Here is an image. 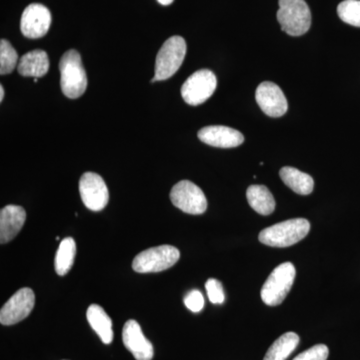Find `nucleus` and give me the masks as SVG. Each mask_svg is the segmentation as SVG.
Segmentation results:
<instances>
[{
    "mask_svg": "<svg viewBox=\"0 0 360 360\" xmlns=\"http://www.w3.org/2000/svg\"><path fill=\"white\" fill-rule=\"evenodd\" d=\"M295 265L291 262L278 265L262 286V302L269 307L281 304L295 283Z\"/></svg>",
    "mask_w": 360,
    "mask_h": 360,
    "instance_id": "4",
    "label": "nucleus"
},
{
    "mask_svg": "<svg viewBox=\"0 0 360 360\" xmlns=\"http://www.w3.org/2000/svg\"><path fill=\"white\" fill-rule=\"evenodd\" d=\"M51 25V11L42 4H30L26 7L21 16L20 30L27 39H41L49 32Z\"/></svg>",
    "mask_w": 360,
    "mask_h": 360,
    "instance_id": "11",
    "label": "nucleus"
},
{
    "mask_svg": "<svg viewBox=\"0 0 360 360\" xmlns=\"http://www.w3.org/2000/svg\"><path fill=\"white\" fill-rule=\"evenodd\" d=\"M179 257V250L174 246H156L137 255L132 262V269L139 274L160 272L174 266Z\"/></svg>",
    "mask_w": 360,
    "mask_h": 360,
    "instance_id": "6",
    "label": "nucleus"
},
{
    "mask_svg": "<svg viewBox=\"0 0 360 360\" xmlns=\"http://www.w3.org/2000/svg\"><path fill=\"white\" fill-rule=\"evenodd\" d=\"M298 343H300V336L296 333H284L269 347L264 360H285L295 352Z\"/></svg>",
    "mask_w": 360,
    "mask_h": 360,
    "instance_id": "20",
    "label": "nucleus"
},
{
    "mask_svg": "<svg viewBox=\"0 0 360 360\" xmlns=\"http://www.w3.org/2000/svg\"><path fill=\"white\" fill-rule=\"evenodd\" d=\"M206 291L210 302L221 304L224 302V291L222 284L217 279L210 278L205 283Z\"/></svg>",
    "mask_w": 360,
    "mask_h": 360,
    "instance_id": "24",
    "label": "nucleus"
},
{
    "mask_svg": "<svg viewBox=\"0 0 360 360\" xmlns=\"http://www.w3.org/2000/svg\"><path fill=\"white\" fill-rule=\"evenodd\" d=\"M59 70L63 94L70 99L82 96L86 90L87 77L79 52L75 49L66 51L59 61Z\"/></svg>",
    "mask_w": 360,
    "mask_h": 360,
    "instance_id": "2",
    "label": "nucleus"
},
{
    "mask_svg": "<svg viewBox=\"0 0 360 360\" xmlns=\"http://www.w3.org/2000/svg\"><path fill=\"white\" fill-rule=\"evenodd\" d=\"M329 354L328 347L324 345H316L298 354L293 360H326Z\"/></svg>",
    "mask_w": 360,
    "mask_h": 360,
    "instance_id": "25",
    "label": "nucleus"
},
{
    "mask_svg": "<svg viewBox=\"0 0 360 360\" xmlns=\"http://www.w3.org/2000/svg\"><path fill=\"white\" fill-rule=\"evenodd\" d=\"M33 82H34L35 84H37V82H39V79H37V78H34V80H33Z\"/></svg>",
    "mask_w": 360,
    "mask_h": 360,
    "instance_id": "29",
    "label": "nucleus"
},
{
    "mask_svg": "<svg viewBox=\"0 0 360 360\" xmlns=\"http://www.w3.org/2000/svg\"><path fill=\"white\" fill-rule=\"evenodd\" d=\"M4 85H0V101H4Z\"/></svg>",
    "mask_w": 360,
    "mask_h": 360,
    "instance_id": "28",
    "label": "nucleus"
},
{
    "mask_svg": "<svg viewBox=\"0 0 360 360\" xmlns=\"http://www.w3.org/2000/svg\"><path fill=\"white\" fill-rule=\"evenodd\" d=\"M338 14L343 22L360 27V0H345L338 7Z\"/></svg>",
    "mask_w": 360,
    "mask_h": 360,
    "instance_id": "23",
    "label": "nucleus"
},
{
    "mask_svg": "<svg viewBox=\"0 0 360 360\" xmlns=\"http://www.w3.org/2000/svg\"><path fill=\"white\" fill-rule=\"evenodd\" d=\"M217 79L210 70H200L187 78L181 87V96L189 105H200L205 103L214 94Z\"/></svg>",
    "mask_w": 360,
    "mask_h": 360,
    "instance_id": "7",
    "label": "nucleus"
},
{
    "mask_svg": "<svg viewBox=\"0 0 360 360\" xmlns=\"http://www.w3.org/2000/svg\"><path fill=\"white\" fill-rule=\"evenodd\" d=\"M35 295L32 290L23 288L16 291L0 310L2 326H13L25 319L34 307Z\"/></svg>",
    "mask_w": 360,
    "mask_h": 360,
    "instance_id": "10",
    "label": "nucleus"
},
{
    "mask_svg": "<svg viewBox=\"0 0 360 360\" xmlns=\"http://www.w3.org/2000/svg\"><path fill=\"white\" fill-rule=\"evenodd\" d=\"M79 193L82 202L92 212H101L110 200L108 186L101 175L85 172L80 177Z\"/></svg>",
    "mask_w": 360,
    "mask_h": 360,
    "instance_id": "9",
    "label": "nucleus"
},
{
    "mask_svg": "<svg viewBox=\"0 0 360 360\" xmlns=\"http://www.w3.org/2000/svg\"><path fill=\"white\" fill-rule=\"evenodd\" d=\"M255 99L262 110L270 117H281L288 110V99L281 87L274 82H264L258 85Z\"/></svg>",
    "mask_w": 360,
    "mask_h": 360,
    "instance_id": "12",
    "label": "nucleus"
},
{
    "mask_svg": "<svg viewBox=\"0 0 360 360\" xmlns=\"http://www.w3.org/2000/svg\"><path fill=\"white\" fill-rule=\"evenodd\" d=\"M310 224L305 219L279 222L260 231V243L271 248H290L302 240L309 233Z\"/></svg>",
    "mask_w": 360,
    "mask_h": 360,
    "instance_id": "1",
    "label": "nucleus"
},
{
    "mask_svg": "<svg viewBox=\"0 0 360 360\" xmlns=\"http://www.w3.org/2000/svg\"><path fill=\"white\" fill-rule=\"evenodd\" d=\"M49 70V58L44 51H32L20 58L18 65L21 77L39 78L44 77Z\"/></svg>",
    "mask_w": 360,
    "mask_h": 360,
    "instance_id": "16",
    "label": "nucleus"
},
{
    "mask_svg": "<svg viewBox=\"0 0 360 360\" xmlns=\"http://www.w3.org/2000/svg\"><path fill=\"white\" fill-rule=\"evenodd\" d=\"M170 200L172 205L188 214H202L207 210L205 193L200 187L188 180H182L172 187Z\"/></svg>",
    "mask_w": 360,
    "mask_h": 360,
    "instance_id": "8",
    "label": "nucleus"
},
{
    "mask_svg": "<svg viewBox=\"0 0 360 360\" xmlns=\"http://www.w3.org/2000/svg\"><path fill=\"white\" fill-rule=\"evenodd\" d=\"M184 304L193 312H200L205 307V298L200 290H191L184 298Z\"/></svg>",
    "mask_w": 360,
    "mask_h": 360,
    "instance_id": "26",
    "label": "nucleus"
},
{
    "mask_svg": "<svg viewBox=\"0 0 360 360\" xmlns=\"http://www.w3.org/2000/svg\"><path fill=\"white\" fill-rule=\"evenodd\" d=\"M281 179L285 186L300 195H309L314 191V179L295 167H283L279 172Z\"/></svg>",
    "mask_w": 360,
    "mask_h": 360,
    "instance_id": "18",
    "label": "nucleus"
},
{
    "mask_svg": "<svg viewBox=\"0 0 360 360\" xmlns=\"http://www.w3.org/2000/svg\"><path fill=\"white\" fill-rule=\"evenodd\" d=\"M86 317L90 326L101 338L104 345H110L112 342V321L101 305H90L87 309Z\"/></svg>",
    "mask_w": 360,
    "mask_h": 360,
    "instance_id": "17",
    "label": "nucleus"
},
{
    "mask_svg": "<svg viewBox=\"0 0 360 360\" xmlns=\"http://www.w3.org/2000/svg\"><path fill=\"white\" fill-rule=\"evenodd\" d=\"M26 219L25 208L18 205H7L0 210V243L1 245L13 240L22 229Z\"/></svg>",
    "mask_w": 360,
    "mask_h": 360,
    "instance_id": "15",
    "label": "nucleus"
},
{
    "mask_svg": "<svg viewBox=\"0 0 360 360\" xmlns=\"http://www.w3.org/2000/svg\"><path fill=\"white\" fill-rule=\"evenodd\" d=\"M122 341L124 347L136 360H151L155 355L153 343L144 336L139 322L130 319L123 326Z\"/></svg>",
    "mask_w": 360,
    "mask_h": 360,
    "instance_id": "13",
    "label": "nucleus"
},
{
    "mask_svg": "<svg viewBox=\"0 0 360 360\" xmlns=\"http://www.w3.org/2000/svg\"><path fill=\"white\" fill-rule=\"evenodd\" d=\"M18 65V52L11 42L6 39L0 40V75H9Z\"/></svg>",
    "mask_w": 360,
    "mask_h": 360,
    "instance_id": "22",
    "label": "nucleus"
},
{
    "mask_svg": "<svg viewBox=\"0 0 360 360\" xmlns=\"http://www.w3.org/2000/svg\"><path fill=\"white\" fill-rule=\"evenodd\" d=\"M186 42L181 37H172L163 44L155 59V75L151 82L167 80L179 70L186 54Z\"/></svg>",
    "mask_w": 360,
    "mask_h": 360,
    "instance_id": "5",
    "label": "nucleus"
},
{
    "mask_svg": "<svg viewBox=\"0 0 360 360\" xmlns=\"http://www.w3.org/2000/svg\"><path fill=\"white\" fill-rule=\"evenodd\" d=\"M198 135L203 143L213 148H238L245 141V136L240 131L222 125L203 127L198 131Z\"/></svg>",
    "mask_w": 360,
    "mask_h": 360,
    "instance_id": "14",
    "label": "nucleus"
},
{
    "mask_svg": "<svg viewBox=\"0 0 360 360\" xmlns=\"http://www.w3.org/2000/svg\"><path fill=\"white\" fill-rule=\"evenodd\" d=\"M158 2L161 4V6H170L174 0H158Z\"/></svg>",
    "mask_w": 360,
    "mask_h": 360,
    "instance_id": "27",
    "label": "nucleus"
},
{
    "mask_svg": "<svg viewBox=\"0 0 360 360\" xmlns=\"http://www.w3.org/2000/svg\"><path fill=\"white\" fill-rule=\"evenodd\" d=\"M248 203L257 213L269 215L276 210V200L264 186H251L246 191Z\"/></svg>",
    "mask_w": 360,
    "mask_h": 360,
    "instance_id": "19",
    "label": "nucleus"
},
{
    "mask_svg": "<svg viewBox=\"0 0 360 360\" xmlns=\"http://www.w3.org/2000/svg\"><path fill=\"white\" fill-rule=\"evenodd\" d=\"M77 255V243L72 238H66L61 240L54 259V269L58 276H63L72 267Z\"/></svg>",
    "mask_w": 360,
    "mask_h": 360,
    "instance_id": "21",
    "label": "nucleus"
},
{
    "mask_svg": "<svg viewBox=\"0 0 360 360\" xmlns=\"http://www.w3.org/2000/svg\"><path fill=\"white\" fill-rule=\"evenodd\" d=\"M277 20L283 32L291 37H302L311 26V13L304 0H278Z\"/></svg>",
    "mask_w": 360,
    "mask_h": 360,
    "instance_id": "3",
    "label": "nucleus"
}]
</instances>
